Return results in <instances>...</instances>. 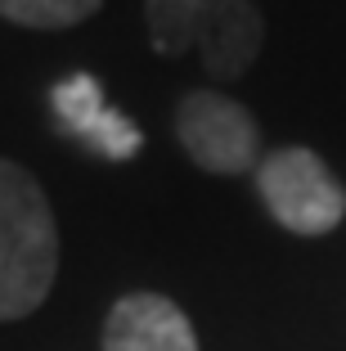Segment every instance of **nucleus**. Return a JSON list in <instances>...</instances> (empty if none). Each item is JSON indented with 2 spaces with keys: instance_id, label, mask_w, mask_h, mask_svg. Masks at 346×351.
Masks as SVG:
<instances>
[{
  "instance_id": "f257e3e1",
  "label": "nucleus",
  "mask_w": 346,
  "mask_h": 351,
  "mask_svg": "<svg viewBox=\"0 0 346 351\" xmlns=\"http://www.w3.org/2000/svg\"><path fill=\"white\" fill-rule=\"evenodd\" d=\"M59 230L45 189L18 162L0 158V320H23L50 298Z\"/></svg>"
},
{
  "instance_id": "f03ea898",
  "label": "nucleus",
  "mask_w": 346,
  "mask_h": 351,
  "mask_svg": "<svg viewBox=\"0 0 346 351\" xmlns=\"http://www.w3.org/2000/svg\"><path fill=\"white\" fill-rule=\"evenodd\" d=\"M149 41L158 54L198 50L203 68L221 82L247 73L261 54V10L252 0H149Z\"/></svg>"
},
{
  "instance_id": "7ed1b4c3",
  "label": "nucleus",
  "mask_w": 346,
  "mask_h": 351,
  "mask_svg": "<svg viewBox=\"0 0 346 351\" xmlns=\"http://www.w3.org/2000/svg\"><path fill=\"white\" fill-rule=\"evenodd\" d=\"M256 189H261L270 217L293 234H328L346 217V189L310 149H275L256 162Z\"/></svg>"
},
{
  "instance_id": "20e7f679",
  "label": "nucleus",
  "mask_w": 346,
  "mask_h": 351,
  "mask_svg": "<svg viewBox=\"0 0 346 351\" xmlns=\"http://www.w3.org/2000/svg\"><path fill=\"white\" fill-rule=\"evenodd\" d=\"M175 135L180 149L212 176H238L256 167L261 131L238 99L221 90H189L175 108Z\"/></svg>"
},
{
  "instance_id": "39448f33",
  "label": "nucleus",
  "mask_w": 346,
  "mask_h": 351,
  "mask_svg": "<svg viewBox=\"0 0 346 351\" xmlns=\"http://www.w3.org/2000/svg\"><path fill=\"white\" fill-rule=\"evenodd\" d=\"M50 104H54V117H59L63 131H68L72 140H82L86 149H95L99 158L126 162V158L140 154V145H144L140 126L112 108L108 95H103V86L95 82L90 73L63 77V82L50 90Z\"/></svg>"
},
{
  "instance_id": "423d86ee",
  "label": "nucleus",
  "mask_w": 346,
  "mask_h": 351,
  "mask_svg": "<svg viewBox=\"0 0 346 351\" xmlns=\"http://www.w3.org/2000/svg\"><path fill=\"white\" fill-rule=\"evenodd\" d=\"M103 351H198L194 324L162 293H126L108 311Z\"/></svg>"
},
{
  "instance_id": "0eeeda50",
  "label": "nucleus",
  "mask_w": 346,
  "mask_h": 351,
  "mask_svg": "<svg viewBox=\"0 0 346 351\" xmlns=\"http://www.w3.org/2000/svg\"><path fill=\"white\" fill-rule=\"evenodd\" d=\"M103 0H0V19L23 27H72L90 19Z\"/></svg>"
}]
</instances>
